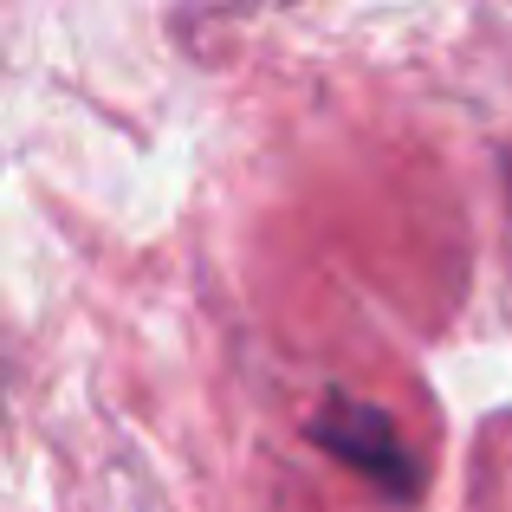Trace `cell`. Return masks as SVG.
<instances>
[{
    "label": "cell",
    "mask_w": 512,
    "mask_h": 512,
    "mask_svg": "<svg viewBox=\"0 0 512 512\" xmlns=\"http://www.w3.org/2000/svg\"><path fill=\"white\" fill-rule=\"evenodd\" d=\"M312 441L325 454H338L350 474H363L383 500H396V506L422 500V461L402 441L396 415H383L376 402H357L350 389H325L312 415Z\"/></svg>",
    "instance_id": "6da1fadb"
}]
</instances>
